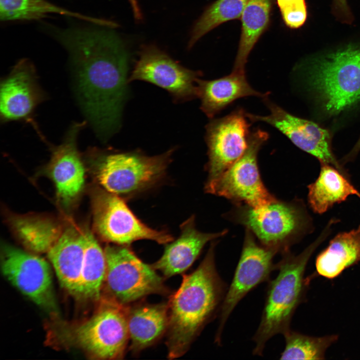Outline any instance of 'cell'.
Segmentation results:
<instances>
[{"label":"cell","mask_w":360,"mask_h":360,"mask_svg":"<svg viewBox=\"0 0 360 360\" xmlns=\"http://www.w3.org/2000/svg\"><path fill=\"white\" fill-rule=\"evenodd\" d=\"M196 82L200 108L210 118L240 98L252 96L266 98L268 94L254 90L245 74L232 71L219 78L210 80L198 78Z\"/></svg>","instance_id":"20"},{"label":"cell","mask_w":360,"mask_h":360,"mask_svg":"<svg viewBox=\"0 0 360 360\" xmlns=\"http://www.w3.org/2000/svg\"><path fill=\"white\" fill-rule=\"evenodd\" d=\"M104 252L106 264L104 281L110 299L128 306L151 294L168 293L162 278L128 246H108Z\"/></svg>","instance_id":"8"},{"label":"cell","mask_w":360,"mask_h":360,"mask_svg":"<svg viewBox=\"0 0 360 360\" xmlns=\"http://www.w3.org/2000/svg\"><path fill=\"white\" fill-rule=\"evenodd\" d=\"M168 320V304L128 306L130 350L136 354L154 344L166 333Z\"/></svg>","instance_id":"21"},{"label":"cell","mask_w":360,"mask_h":360,"mask_svg":"<svg viewBox=\"0 0 360 360\" xmlns=\"http://www.w3.org/2000/svg\"><path fill=\"white\" fill-rule=\"evenodd\" d=\"M180 234L175 240L166 244L160 258L152 264L164 278L180 274L188 269L198 258L210 241L224 236L227 230L205 233L196 228L194 216H192L180 226Z\"/></svg>","instance_id":"18"},{"label":"cell","mask_w":360,"mask_h":360,"mask_svg":"<svg viewBox=\"0 0 360 360\" xmlns=\"http://www.w3.org/2000/svg\"><path fill=\"white\" fill-rule=\"evenodd\" d=\"M94 224L104 240L128 246L140 240L166 244L173 238L164 230L153 229L141 222L122 198L102 189H96L92 196Z\"/></svg>","instance_id":"10"},{"label":"cell","mask_w":360,"mask_h":360,"mask_svg":"<svg viewBox=\"0 0 360 360\" xmlns=\"http://www.w3.org/2000/svg\"><path fill=\"white\" fill-rule=\"evenodd\" d=\"M216 244H211L194 272L183 276L180 288L168 303L169 358L184 355L206 325L219 314L228 288L216 268Z\"/></svg>","instance_id":"3"},{"label":"cell","mask_w":360,"mask_h":360,"mask_svg":"<svg viewBox=\"0 0 360 360\" xmlns=\"http://www.w3.org/2000/svg\"><path fill=\"white\" fill-rule=\"evenodd\" d=\"M226 216L244 226L261 244L282 254L314 229L304 202L297 198L276 200L258 208L236 204Z\"/></svg>","instance_id":"5"},{"label":"cell","mask_w":360,"mask_h":360,"mask_svg":"<svg viewBox=\"0 0 360 360\" xmlns=\"http://www.w3.org/2000/svg\"><path fill=\"white\" fill-rule=\"evenodd\" d=\"M51 14L81 19L102 26L116 25L112 21L72 12L46 0H0V18L2 21L38 20Z\"/></svg>","instance_id":"25"},{"label":"cell","mask_w":360,"mask_h":360,"mask_svg":"<svg viewBox=\"0 0 360 360\" xmlns=\"http://www.w3.org/2000/svg\"><path fill=\"white\" fill-rule=\"evenodd\" d=\"M360 152V136L356 143L353 147L340 160L341 163L344 165V164L353 161L354 160Z\"/></svg>","instance_id":"32"},{"label":"cell","mask_w":360,"mask_h":360,"mask_svg":"<svg viewBox=\"0 0 360 360\" xmlns=\"http://www.w3.org/2000/svg\"><path fill=\"white\" fill-rule=\"evenodd\" d=\"M84 254L81 274L80 296L100 298L105 280L106 264L102 250L92 234L84 230Z\"/></svg>","instance_id":"27"},{"label":"cell","mask_w":360,"mask_h":360,"mask_svg":"<svg viewBox=\"0 0 360 360\" xmlns=\"http://www.w3.org/2000/svg\"><path fill=\"white\" fill-rule=\"evenodd\" d=\"M266 104L270 112L268 115L246 113L248 118L254 122H261L272 126L298 148L316 158L320 164L334 166L350 178L333 150L332 130L316 121L293 115L268 100Z\"/></svg>","instance_id":"12"},{"label":"cell","mask_w":360,"mask_h":360,"mask_svg":"<svg viewBox=\"0 0 360 360\" xmlns=\"http://www.w3.org/2000/svg\"><path fill=\"white\" fill-rule=\"evenodd\" d=\"M10 222L22 244L30 250L38 252H48L63 230L56 222L44 216H16Z\"/></svg>","instance_id":"26"},{"label":"cell","mask_w":360,"mask_h":360,"mask_svg":"<svg viewBox=\"0 0 360 360\" xmlns=\"http://www.w3.org/2000/svg\"><path fill=\"white\" fill-rule=\"evenodd\" d=\"M280 12L305 4V0H276Z\"/></svg>","instance_id":"33"},{"label":"cell","mask_w":360,"mask_h":360,"mask_svg":"<svg viewBox=\"0 0 360 360\" xmlns=\"http://www.w3.org/2000/svg\"><path fill=\"white\" fill-rule=\"evenodd\" d=\"M284 24L290 28H298L302 26L307 18L306 4L280 12Z\"/></svg>","instance_id":"30"},{"label":"cell","mask_w":360,"mask_h":360,"mask_svg":"<svg viewBox=\"0 0 360 360\" xmlns=\"http://www.w3.org/2000/svg\"><path fill=\"white\" fill-rule=\"evenodd\" d=\"M308 188V205L318 214L326 212L350 196L356 195L360 198V192L353 186L350 178L330 164H320L318 177Z\"/></svg>","instance_id":"22"},{"label":"cell","mask_w":360,"mask_h":360,"mask_svg":"<svg viewBox=\"0 0 360 360\" xmlns=\"http://www.w3.org/2000/svg\"><path fill=\"white\" fill-rule=\"evenodd\" d=\"M278 254L258 244L254 235L246 229L242 248L232 282L227 290L218 314V326L214 342L222 344V336L226 321L238 303L253 288L268 280L277 270L273 258Z\"/></svg>","instance_id":"11"},{"label":"cell","mask_w":360,"mask_h":360,"mask_svg":"<svg viewBox=\"0 0 360 360\" xmlns=\"http://www.w3.org/2000/svg\"><path fill=\"white\" fill-rule=\"evenodd\" d=\"M174 150L154 156L136 150L102 153L96 161V180L106 190L120 196L142 192L164 178Z\"/></svg>","instance_id":"6"},{"label":"cell","mask_w":360,"mask_h":360,"mask_svg":"<svg viewBox=\"0 0 360 360\" xmlns=\"http://www.w3.org/2000/svg\"><path fill=\"white\" fill-rule=\"evenodd\" d=\"M128 306L110 298L88 320L71 332L74 342L93 357L122 358L130 341Z\"/></svg>","instance_id":"9"},{"label":"cell","mask_w":360,"mask_h":360,"mask_svg":"<svg viewBox=\"0 0 360 360\" xmlns=\"http://www.w3.org/2000/svg\"><path fill=\"white\" fill-rule=\"evenodd\" d=\"M202 75L182 66L156 46L142 48L128 82L143 80L167 90L176 102L198 97L197 80Z\"/></svg>","instance_id":"13"},{"label":"cell","mask_w":360,"mask_h":360,"mask_svg":"<svg viewBox=\"0 0 360 360\" xmlns=\"http://www.w3.org/2000/svg\"><path fill=\"white\" fill-rule=\"evenodd\" d=\"M296 70L318 123L338 125L360 110V41L309 56Z\"/></svg>","instance_id":"2"},{"label":"cell","mask_w":360,"mask_h":360,"mask_svg":"<svg viewBox=\"0 0 360 360\" xmlns=\"http://www.w3.org/2000/svg\"><path fill=\"white\" fill-rule=\"evenodd\" d=\"M360 262V224L356 228L337 234L317 256L316 272L332 279Z\"/></svg>","instance_id":"23"},{"label":"cell","mask_w":360,"mask_h":360,"mask_svg":"<svg viewBox=\"0 0 360 360\" xmlns=\"http://www.w3.org/2000/svg\"><path fill=\"white\" fill-rule=\"evenodd\" d=\"M333 8L336 16L345 22L352 20V16L347 0H332Z\"/></svg>","instance_id":"31"},{"label":"cell","mask_w":360,"mask_h":360,"mask_svg":"<svg viewBox=\"0 0 360 360\" xmlns=\"http://www.w3.org/2000/svg\"><path fill=\"white\" fill-rule=\"evenodd\" d=\"M247 118L246 112L238 108L208 124L206 135L208 159L206 168L207 181L218 177L246 152L250 134Z\"/></svg>","instance_id":"14"},{"label":"cell","mask_w":360,"mask_h":360,"mask_svg":"<svg viewBox=\"0 0 360 360\" xmlns=\"http://www.w3.org/2000/svg\"><path fill=\"white\" fill-rule=\"evenodd\" d=\"M2 270L4 276L36 304H54L49 264L44 258L10 246L3 248Z\"/></svg>","instance_id":"15"},{"label":"cell","mask_w":360,"mask_h":360,"mask_svg":"<svg viewBox=\"0 0 360 360\" xmlns=\"http://www.w3.org/2000/svg\"><path fill=\"white\" fill-rule=\"evenodd\" d=\"M109 28H70L57 35L71 57L81 108L104 141L120 128L128 82V50Z\"/></svg>","instance_id":"1"},{"label":"cell","mask_w":360,"mask_h":360,"mask_svg":"<svg viewBox=\"0 0 360 360\" xmlns=\"http://www.w3.org/2000/svg\"><path fill=\"white\" fill-rule=\"evenodd\" d=\"M334 220H330L318 238L298 255L288 251L282 254L276 264L278 273L268 284L260 322L252 340V354L262 356L267 342L275 335L290 329L293 315L304 302L311 277L304 278L308 262L312 255L330 234Z\"/></svg>","instance_id":"4"},{"label":"cell","mask_w":360,"mask_h":360,"mask_svg":"<svg viewBox=\"0 0 360 360\" xmlns=\"http://www.w3.org/2000/svg\"><path fill=\"white\" fill-rule=\"evenodd\" d=\"M128 2L130 4L135 19L136 20H140L142 16L137 0H128Z\"/></svg>","instance_id":"34"},{"label":"cell","mask_w":360,"mask_h":360,"mask_svg":"<svg viewBox=\"0 0 360 360\" xmlns=\"http://www.w3.org/2000/svg\"><path fill=\"white\" fill-rule=\"evenodd\" d=\"M272 0H248L241 16L242 31L232 72L245 74L248 56L270 19Z\"/></svg>","instance_id":"24"},{"label":"cell","mask_w":360,"mask_h":360,"mask_svg":"<svg viewBox=\"0 0 360 360\" xmlns=\"http://www.w3.org/2000/svg\"><path fill=\"white\" fill-rule=\"evenodd\" d=\"M268 138L260 129L250 133L243 155L218 177L206 181L205 192L254 208L278 200L264 186L258 164V152Z\"/></svg>","instance_id":"7"},{"label":"cell","mask_w":360,"mask_h":360,"mask_svg":"<svg viewBox=\"0 0 360 360\" xmlns=\"http://www.w3.org/2000/svg\"><path fill=\"white\" fill-rule=\"evenodd\" d=\"M247 0H217L208 6L193 26L188 48L220 24L240 18Z\"/></svg>","instance_id":"29"},{"label":"cell","mask_w":360,"mask_h":360,"mask_svg":"<svg viewBox=\"0 0 360 360\" xmlns=\"http://www.w3.org/2000/svg\"><path fill=\"white\" fill-rule=\"evenodd\" d=\"M283 335L286 345L280 360H324L328 348L338 339L337 335L312 336L290 329Z\"/></svg>","instance_id":"28"},{"label":"cell","mask_w":360,"mask_h":360,"mask_svg":"<svg viewBox=\"0 0 360 360\" xmlns=\"http://www.w3.org/2000/svg\"><path fill=\"white\" fill-rule=\"evenodd\" d=\"M44 98L33 64L28 59L20 60L1 81V120H28Z\"/></svg>","instance_id":"16"},{"label":"cell","mask_w":360,"mask_h":360,"mask_svg":"<svg viewBox=\"0 0 360 360\" xmlns=\"http://www.w3.org/2000/svg\"><path fill=\"white\" fill-rule=\"evenodd\" d=\"M85 122L76 123L69 128L63 142L54 148L48 170L60 199L67 204L82 188L84 168L77 148L79 132Z\"/></svg>","instance_id":"17"},{"label":"cell","mask_w":360,"mask_h":360,"mask_svg":"<svg viewBox=\"0 0 360 360\" xmlns=\"http://www.w3.org/2000/svg\"><path fill=\"white\" fill-rule=\"evenodd\" d=\"M58 280L68 292L80 296L84 254V230L69 226L48 252Z\"/></svg>","instance_id":"19"}]
</instances>
